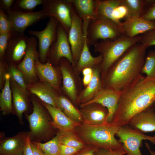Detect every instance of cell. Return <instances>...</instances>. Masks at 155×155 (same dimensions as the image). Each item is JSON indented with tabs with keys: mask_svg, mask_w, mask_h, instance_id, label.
<instances>
[{
	"mask_svg": "<svg viewBox=\"0 0 155 155\" xmlns=\"http://www.w3.org/2000/svg\"><path fill=\"white\" fill-rule=\"evenodd\" d=\"M121 26L124 35L132 38L155 28V22L148 21L141 17L131 18L122 22Z\"/></svg>",
	"mask_w": 155,
	"mask_h": 155,
	"instance_id": "16",
	"label": "cell"
},
{
	"mask_svg": "<svg viewBox=\"0 0 155 155\" xmlns=\"http://www.w3.org/2000/svg\"><path fill=\"white\" fill-rule=\"evenodd\" d=\"M35 66L36 74L41 81L49 84L55 90H58L59 83L58 75L52 64L48 61L45 63H43L38 59Z\"/></svg>",
	"mask_w": 155,
	"mask_h": 155,
	"instance_id": "24",
	"label": "cell"
},
{
	"mask_svg": "<svg viewBox=\"0 0 155 155\" xmlns=\"http://www.w3.org/2000/svg\"><path fill=\"white\" fill-rule=\"evenodd\" d=\"M120 127L112 123L97 125L82 123L75 128V131L86 145L115 149L124 148L115 136Z\"/></svg>",
	"mask_w": 155,
	"mask_h": 155,
	"instance_id": "3",
	"label": "cell"
},
{
	"mask_svg": "<svg viewBox=\"0 0 155 155\" xmlns=\"http://www.w3.org/2000/svg\"><path fill=\"white\" fill-rule=\"evenodd\" d=\"M88 27H83L84 35V42L83 47L79 60L75 66V71H81L86 68L95 67L100 65L102 59L101 55L96 57L93 56L89 50L88 44L87 41Z\"/></svg>",
	"mask_w": 155,
	"mask_h": 155,
	"instance_id": "23",
	"label": "cell"
},
{
	"mask_svg": "<svg viewBox=\"0 0 155 155\" xmlns=\"http://www.w3.org/2000/svg\"><path fill=\"white\" fill-rule=\"evenodd\" d=\"M141 132L155 131V112L149 108L134 116L128 125Z\"/></svg>",
	"mask_w": 155,
	"mask_h": 155,
	"instance_id": "21",
	"label": "cell"
},
{
	"mask_svg": "<svg viewBox=\"0 0 155 155\" xmlns=\"http://www.w3.org/2000/svg\"><path fill=\"white\" fill-rule=\"evenodd\" d=\"M38 45V40L36 38L32 36L29 37L25 54L22 61L18 65V69L30 82L33 81L36 78L35 65L39 57V52L37 50Z\"/></svg>",
	"mask_w": 155,
	"mask_h": 155,
	"instance_id": "13",
	"label": "cell"
},
{
	"mask_svg": "<svg viewBox=\"0 0 155 155\" xmlns=\"http://www.w3.org/2000/svg\"><path fill=\"white\" fill-rule=\"evenodd\" d=\"M30 145L33 155H45L42 150L32 141Z\"/></svg>",
	"mask_w": 155,
	"mask_h": 155,
	"instance_id": "47",
	"label": "cell"
},
{
	"mask_svg": "<svg viewBox=\"0 0 155 155\" xmlns=\"http://www.w3.org/2000/svg\"><path fill=\"white\" fill-rule=\"evenodd\" d=\"M145 145L146 147L148 150L150 155H155V152L151 150L149 144L147 142L145 143Z\"/></svg>",
	"mask_w": 155,
	"mask_h": 155,
	"instance_id": "50",
	"label": "cell"
},
{
	"mask_svg": "<svg viewBox=\"0 0 155 155\" xmlns=\"http://www.w3.org/2000/svg\"><path fill=\"white\" fill-rule=\"evenodd\" d=\"M56 104L57 108L71 119L80 123H83L79 110L67 98L63 96H58L56 100Z\"/></svg>",
	"mask_w": 155,
	"mask_h": 155,
	"instance_id": "29",
	"label": "cell"
},
{
	"mask_svg": "<svg viewBox=\"0 0 155 155\" xmlns=\"http://www.w3.org/2000/svg\"><path fill=\"white\" fill-rule=\"evenodd\" d=\"M29 90L44 103L57 108L56 100L58 96L55 89L49 84L42 81L36 83L30 86Z\"/></svg>",
	"mask_w": 155,
	"mask_h": 155,
	"instance_id": "25",
	"label": "cell"
},
{
	"mask_svg": "<svg viewBox=\"0 0 155 155\" xmlns=\"http://www.w3.org/2000/svg\"><path fill=\"white\" fill-rule=\"evenodd\" d=\"M43 104L52 119L51 125L53 127L58 129L59 131L75 130L76 127L81 124L71 119L58 108L44 102Z\"/></svg>",
	"mask_w": 155,
	"mask_h": 155,
	"instance_id": "18",
	"label": "cell"
},
{
	"mask_svg": "<svg viewBox=\"0 0 155 155\" xmlns=\"http://www.w3.org/2000/svg\"><path fill=\"white\" fill-rule=\"evenodd\" d=\"M93 69L91 67L86 68L84 69L82 71V74L84 75L92 74L93 73Z\"/></svg>",
	"mask_w": 155,
	"mask_h": 155,
	"instance_id": "49",
	"label": "cell"
},
{
	"mask_svg": "<svg viewBox=\"0 0 155 155\" xmlns=\"http://www.w3.org/2000/svg\"><path fill=\"white\" fill-rule=\"evenodd\" d=\"M59 133L60 144L82 149L86 145L77 134L75 129Z\"/></svg>",
	"mask_w": 155,
	"mask_h": 155,
	"instance_id": "31",
	"label": "cell"
},
{
	"mask_svg": "<svg viewBox=\"0 0 155 155\" xmlns=\"http://www.w3.org/2000/svg\"><path fill=\"white\" fill-rule=\"evenodd\" d=\"M79 111L83 123L95 125L108 123V110L100 104L97 103L89 104L80 107Z\"/></svg>",
	"mask_w": 155,
	"mask_h": 155,
	"instance_id": "15",
	"label": "cell"
},
{
	"mask_svg": "<svg viewBox=\"0 0 155 155\" xmlns=\"http://www.w3.org/2000/svg\"><path fill=\"white\" fill-rule=\"evenodd\" d=\"M140 35L130 38L123 35L113 40L97 42L94 45V51L100 53L102 57L99 65L102 79L112 65L129 49L138 43Z\"/></svg>",
	"mask_w": 155,
	"mask_h": 155,
	"instance_id": "4",
	"label": "cell"
},
{
	"mask_svg": "<svg viewBox=\"0 0 155 155\" xmlns=\"http://www.w3.org/2000/svg\"><path fill=\"white\" fill-rule=\"evenodd\" d=\"M122 92V91L103 88L91 100L80 105V107L91 103L100 104L108 110L107 123H111Z\"/></svg>",
	"mask_w": 155,
	"mask_h": 155,
	"instance_id": "14",
	"label": "cell"
},
{
	"mask_svg": "<svg viewBox=\"0 0 155 155\" xmlns=\"http://www.w3.org/2000/svg\"><path fill=\"white\" fill-rule=\"evenodd\" d=\"M48 55L51 61L56 63L59 62L61 58L66 59L75 70L68 34L59 23L57 28L56 38L49 50Z\"/></svg>",
	"mask_w": 155,
	"mask_h": 155,
	"instance_id": "10",
	"label": "cell"
},
{
	"mask_svg": "<svg viewBox=\"0 0 155 155\" xmlns=\"http://www.w3.org/2000/svg\"><path fill=\"white\" fill-rule=\"evenodd\" d=\"M29 38L24 33L12 32L6 51L11 53L12 61H18L24 57L28 46Z\"/></svg>",
	"mask_w": 155,
	"mask_h": 155,
	"instance_id": "17",
	"label": "cell"
},
{
	"mask_svg": "<svg viewBox=\"0 0 155 155\" xmlns=\"http://www.w3.org/2000/svg\"><path fill=\"white\" fill-rule=\"evenodd\" d=\"M92 76V73L83 76L82 82L83 84L85 87H86L91 81Z\"/></svg>",
	"mask_w": 155,
	"mask_h": 155,
	"instance_id": "48",
	"label": "cell"
},
{
	"mask_svg": "<svg viewBox=\"0 0 155 155\" xmlns=\"http://www.w3.org/2000/svg\"><path fill=\"white\" fill-rule=\"evenodd\" d=\"M42 10L48 17L56 18L67 34L71 24L73 8L68 0H43Z\"/></svg>",
	"mask_w": 155,
	"mask_h": 155,
	"instance_id": "8",
	"label": "cell"
},
{
	"mask_svg": "<svg viewBox=\"0 0 155 155\" xmlns=\"http://www.w3.org/2000/svg\"><path fill=\"white\" fill-rule=\"evenodd\" d=\"M11 86L12 93L14 108L19 121H22L23 113L28 108V104L26 94L24 91L12 79Z\"/></svg>",
	"mask_w": 155,
	"mask_h": 155,
	"instance_id": "26",
	"label": "cell"
},
{
	"mask_svg": "<svg viewBox=\"0 0 155 155\" xmlns=\"http://www.w3.org/2000/svg\"><path fill=\"white\" fill-rule=\"evenodd\" d=\"M78 96L76 102L80 105L92 99L103 88L99 65L94 67L91 81Z\"/></svg>",
	"mask_w": 155,
	"mask_h": 155,
	"instance_id": "20",
	"label": "cell"
},
{
	"mask_svg": "<svg viewBox=\"0 0 155 155\" xmlns=\"http://www.w3.org/2000/svg\"><path fill=\"white\" fill-rule=\"evenodd\" d=\"M121 4L125 5L128 11L125 19L133 17H142L144 13L146 0H122Z\"/></svg>",
	"mask_w": 155,
	"mask_h": 155,
	"instance_id": "32",
	"label": "cell"
},
{
	"mask_svg": "<svg viewBox=\"0 0 155 155\" xmlns=\"http://www.w3.org/2000/svg\"><path fill=\"white\" fill-rule=\"evenodd\" d=\"M142 17L146 20L155 22V2L147 10L144 12Z\"/></svg>",
	"mask_w": 155,
	"mask_h": 155,
	"instance_id": "44",
	"label": "cell"
},
{
	"mask_svg": "<svg viewBox=\"0 0 155 155\" xmlns=\"http://www.w3.org/2000/svg\"><path fill=\"white\" fill-rule=\"evenodd\" d=\"M71 24L68 34L69 41L75 66L81 53L84 42L82 19L73 7L71 11Z\"/></svg>",
	"mask_w": 155,
	"mask_h": 155,
	"instance_id": "11",
	"label": "cell"
},
{
	"mask_svg": "<svg viewBox=\"0 0 155 155\" xmlns=\"http://www.w3.org/2000/svg\"><path fill=\"white\" fill-rule=\"evenodd\" d=\"M31 140L28 133L26 137V143L23 155H33L31 147Z\"/></svg>",
	"mask_w": 155,
	"mask_h": 155,
	"instance_id": "46",
	"label": "cell"
},
{
	"mask_svg": "<svg viewBox=\"0 0 155 155\" xmlns=\"http://www.w3.org/2000/svg\"><path fill=\"white\" fill-rule=\"evenodd\" d=\"M12 32L0 34V57L1 60L4 57Z\"/></svg>",
	"mask_w": 155,
	"mask_h": 155,
	"instance_id": "41",
	"label": "cell"
},
{
	"mask_svg": "<svg viewBox=\"0 0 155 155\" xmlns=\"http://www.w3.org/2000/svg\"><path fill=\"white\" fill-rule=\"evenodd\" d=\"M32 103L33 110L27 115L30 131L29 133L31 140L39 142L49 135L52 127L49 115L44 108L38 101L34 100Z\"/></svg>",
	"mask_w": 155,
	"mask_h": 155,
	"instance_id": "6",
	"label": "cell"
},
{
	"mask_svg": "<svg viewBox=\"0 0 155 155\" xmlns=\"http://www.w3.org/2000/svg\"><path fill=\"white\" fill-rule=\"evenodd\" d=\"M28 134L20 133L2 140L0 145V155H23Z\"/></svg>",
	"mask_w": 155,
	"mask_h": 155,
	"instance_id": "19",
	"label": "cell"
},
{
	"mask_svg": "<svg viewBox=\"0 0 155 155\" xmlns=\"http://www.w3.org/2000/svg\"><path fill=\"white\" fill-rule=\"evenodd\" d=\"M98 148L94 146L86 145L74 155H94L95 152Z\"/></svg>",
	"mask_w": 155,
	"mask_h": 155,
	"instance_id": "43",
	"label": "cell"
},
{
	"mask_svg": "<svg viewBox=\"0 0 155 155\" xmlns=\"http://www.w3.org/2000/svg\"><path fill=\"white\" fill-rule=\"evenodd\" d=\"M140 36V39L138 43L142 44L147 48L155 45V28Z\"/></svg>",
	"mask_w": 155,
	"mask_h": 155,
	"instance_id": "39",
	"label": "cell"
},
{
	"mask_svg": "<svg viewBox=\"0 0 155 155\" xmlns=\"http://www.w3.org/2000/svg\"><path fill=\"white\" fill-rule=\"evenodd\" d=\"M142 73L145 74L146 77L155 78V51H150L146 57Z\"/></svg>",
	"mask_w": 155,
	"mask_h": 155,
	"instance_id": "35",
	"label": "cell"
},
{
	"mask_svg": "<svg viewBox=\"0 0 155 155\" xmlns=\"http://www.w3.org/2000/svg\"><path fill=\"white\" fill-rule=\"evenodd\" d=\"M154 103H155V102Z\"/></svg>",
	"mask_w": 155,
	"mask_h": 155,
	"instance_id": "51",
	"label": "cell"
},
{
	"mask_svg": "<svg viewBox=\"0 0 155 155\" xmlns=\"http://www.w3.org/2000/svg\"><path fill=\"white\" fill-rule=\"evenodd\" d=\"M128 13L127 7L121 4L117 6L114 10L112 15L113 21L121 26L122 22L120 20L125 18Z\"/></svg>",
	"mask_w": 155,
	"mask_h": 155,
	"instance_id": "38",
	"label": "cell"
},
{
	"mask_svg": "<svg viewBox=\"0 0 155 155\" xmlns=\"http://www.w3.org/2000/svg\"><path fill=\"white\" fill-rule=\"evenodd\" d=\"M127 152L124 148L108 149L98 148L95 152L94 155H124Z\"/></svg>",
	"mask_w": 155,
	"mask_h": 155,
	"instance_id": "40",
	"label": "cell"
},
{
	"mask_svg": "<svg viewBox=\"0 0 155 155\" xmlns=\"http://www.w3.org/2000/svg\"><path fill=\"white\" fill-rule=\"evenodd\" d=\"M10 71L13 80L26 93L27 86L25 82L24 76L22 72L14 66H11Z\"/></svg>",
	"mask_w": 155,
	"mask_h": 155,
	"instance_id": "37",
	"label": "cell"
},
{
	"mask_svg": "<svg viewBox=\"0 0 155 155\" xmlns=\"http://www.w3.org/2000/svg\"><path fill=\"white\" fill-rule=\"evenodd\" d=\"M147 48L137 43L129 49L102 79L103 88L122 91L134 81L141 74Z\"/></svg>",
	"mask_w": 155,
	"mask_h": 155,
	"instance_id": "2",
	"label": "cell"
},
{
	"mask_svg": "<svg viewBox=\"0 0 155 155\" xmlns=\"http://www.w3.org/2000/svg\"><path fill=\"white\" fill-rule=\"evenodd\" d=\"M123 145L127 155H142L140 150L143 140L155 144V135H147L127 125L120 127L116 135Z\"/></svg>",
	"mask_w": 155,
	"mask_h": 155,
	"instance_id": "7",
	"label": "cell"
},
{
	"mask_svg": "<svg viewBox=\"0 0 155 155\" xmlns=\"http://www.w3.org/2000/svg\"><path fill=\"white\" fill-rule=\"evenodd\" d=\"M121 2L122 0H97L96 15L113 21V11L121 4Z\"/></svg>",
	"mask_w": 155,
	"mask_h": 155,
	"instance_id": "30",
	"label": "cell"
},
{
	"mask_svg": "<svg viewBox=\"0 0 155 155\" xmlns=\"http://www.w3.org/2000/svg\"><path fill=\"white\" fill-rule=\"evenodd\" d=\"M81 149L60 144L59 155H74Z\"/></svg>",
	"mask_w": 155,
	"mask_h": 155,
	"instance_id": "42",
	"label": "cell"
},
{
	"mask_svg": "<svg viewBox=\"0 0 155 155\" xmlns=\"http://www.w3.org/2000/svg\"><path fill=\"white\" fill-rule=\"evenodd\" d=\"M123 35L120 26L109 19L96 15L88 24L87 41L88 45H94L98 40H113Z\"/></svg>",
	"mask_w": 155,
	"mask_h": 155,
	"instance_id": "5",
	"label": "cell"
},
{
	"mask_svg": "<svg viewBox=\"0 0 155 155\" xmlns=\"http://www.w3.org/2000/svg\"><path fill=\"white\" fill-rule=\"evenodd\" d=\"M14 1L13 0H0V9L5 11V12L10 10Z\"/></svg>",
	"mask_w": 155,
	"mask_h": 155,
	"instance_id": "45",
	"label": "cell"
},
{
	"mask_svg": "<svg viewBox=\"0 0 155 155\" xmlns=\"http://www.w3.org/2000/svg\"><path fill=\"white\" fill-rule=\"evenodd\" d=\"M10 75L9 73L5 75V85L0 94V109L3 115H8L13 111L11 91L10 87Z\"/></svg>",
	"mask_w": 155,
	"mask_h": 155,
	"instance_id": "28",
	"label": "cell"
},
{
	"mask_svg": "<svg viewBox=\"0 0 155 155\" xmlns=\"http://www.w3.org/2000/svg\"><path fill=\"white\" fill-rule=\"evenodd\" d=\"M5 12L11 22L12 32L20 33H24L28 27L48 17L42 10L26 12L10 9Z\"/></svg>",
	"mask_w": 155,
	"mask_h": 155,
	"instance_id": "12",
	"label": "cell"
},
{
	"mask_svg": "<svg viewBox=\"0 0 155 155\" xmlns=\"http://www.w3.org/2000/svg\"><path fill=\"white\" fill-rule=\"evenodd\" d=\"M68 0L82 20H91L96 15L97 0Z\"/></svg>",
	"mask_w": 155,
	"mask_h": 155,
	"instance_id": "27",
	"label": "cell"
},
{
	"mask_svg": "<svg viewBox=\"0 0 155 155\" xmlns=\"http://www.w3.org/2000/svg\"><path fill=\"white\" fill-rule=\"evenodd\" d=\"M59 133L51 140L44 143L32 141L38 147L45 155H59L60 144L58 140Z\"/></svg>",
	"mask_w": 155,
	"mask_h": 155,
	"instance_id": "33",
	"label": "cell"
},
{
	"mask_svg": "<svg viewBox=\"0 0 155 155\" xmlns=\"http://www.w3.org/2000/svg\"><path fill=\"white\" fill-rule=\"evenodd\" d=\"M59 63L63 78V89L71 99L76 103L78 97L76 87L74 78L69 68L71 63L64 58H61Z\"/></svg>",
	"mask_w": 155,
	"mask_h": 155,
	"instance_id": "22",
	"label": "cell"
},
{
	"mask_svg": "<svg viewBox=\"0 0 155 155\" xmlns=\"http://www.w3.org/2000/svg\"><path fill=\"white\" fill-rule=\"evenodd\" d=\"M43 2V0H18L11 9L22 12H31L37 6L42 5Z\"/></svg>",
	"mask_w": 155,
	"mask_h": 155,
	"instance_id": "34",
	"label": "cell"
},
{
	"mask_svg": "<svg viewBox=\"0 0 155 155\" xmlns=\"http://www.w3.org/2000/svg\"><path fill=\"white\" fill-rule=\"evenodd\" d=\"M46 27L43 30L37 31L30 30L29 34L38 40L40 61L43 63L46 60L49 50L56 37L58 21L55 18L49 17Z\"/></svg>",
	"mask_w": 155,
	"mask_h": 155,
	"instance_id": "9",
	"label": "cell"
},
{
	"mask_svg": "<svg viewBox=\"0 0 155 155\" xmlns=\"http://www.w3.org/2000/svg\"><path fill=\"white\" fill-rule=\"evenodd\" d=\"M12 31L11 22L6 12L0 10V34L11 32Z\"/></svg>",
	"mask_w": 155,
	"mask_h": 155,
	"instance_id": "36",
	"label": "cell"
},
{
	"mask_svg": "<svg viewBox=\"0 0 155 155\" xmlns=\"http://www.w3.org/2000/svg\"><path fill=\"white\" fill-rule=\"evenodd\" d=\"M111 123L121 127L128 125L135 115L155 102V78L140 75L122 91Z\"/></svg>",
	"mask_w": 155,
	"mask_h": 155,
	"instance_id": "1",
	"label": "cell"
}]
</instances>
